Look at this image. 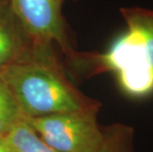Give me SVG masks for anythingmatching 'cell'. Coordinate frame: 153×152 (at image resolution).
Masks as SVG:
<instances>
[{
	"instance_id": "6da1fadb",
	"label": "cell",
	"mask_w": 153,
	"mask_h": 152,
	"mask_svg": "<svg viewBox=\"0 0 153 152\" xmlns=\"http://www.w3.org/2000/svg\"><path fill=\"white\" fill-rule=\"evenodd\" d=\"M48 47L33 44L21 59L0 70L23 118L100 109L98 101L70 82Z\"/></svg>"
},
{
	"instance_id": "7a4b0ae2",
	"label": "cell",
	"mask_w": 153,
	"mask_h": 152,
	"mask_svg": "<svg viewBox=\"0 0 153 152\" xmlns=\"http://www.w3.org/2000/svg\"><path fill=\"white\" fill-rule=\"evenodd\" d=\"M126 23L122 34L105 53L76 56L86 77L115 72L122 91L136 99L153 94V9H120Z\"/></svg>"
},
{
	"instance_id": "3957f363",
	"label": "cell",
	"mask_w": 153,
	"mask_h": 152,
	"mask_svg": "<svg viewBox=\"0 0 153 152\" xmlns=\"http://www.w3.org/2000/svg\"><path fill=\"white\" fill-rule=\"evenodd\" d=\"M99 109L23 118L56 152H96L103 139Z\"/></svg>"
},
{
	"instance_id": "277c9868",
	"label": "cell",
	"mask_w": 153,
	"mask_h": 152,
	"mask_svg": "<svg viewBox=\"0 0 153 152\" xmlns=\"http://www.w3.org/2000/svg\"><path fill=\"white\" fill-rule=\"evenodd\" d=\"M13 14L35 46L59 44L71 51L64 33L61 8L64 0H8Z\"/></svg>"
},
{
	"instance_id": "5b68a950",
	"label": "cell",
	"mask_w": 153,
	"mask_h": 152,
	"mask_svg": "<svg viewBox=\"0 0 153 152\" xmlns=\"http://www.w3.org/2000/svg\"><path fill=\"white\" fill-rule=\"evenodd\" d=\"M26 37L8 0H0V70L21 59L33 47L25 40Z\"/></svg>"
},
{
	"instance_id": "8992f818",
	"label": "cell",
	"mask_w": 153,
	"mask_h": 152,
	"mask_svg": "<svg viewBox=\"0 0 153 152\" xmlns=\"http://www.w3.org/2000/svg\"><path fill=\"white\" fill-rule=\"evenodd\" d=\"M2 140L9 152H56L39 136L23 118L9 129Z\"/></svg>"
},
{
	"instance_id": "52a82bcc",
	"label": "cell",
	"mask_w": 153,
	"mask_h": 152,
	"mask_svg": "<svg viewBox=\"0 0 153 152\" xmlns=\"http://www.w3.org/2000/svg\"><path fill=\"white\" fill-rule=\"evenodd\" d=\"M103 139L96 152H135L134 128L125 124L102 127Z\"/></svg>"
},
{
	"instance_id": "ba28073f",
	"label": "cell",
	"mask_w": 153,
	"mask_h": 152,
	"mask_svg": "<svg viewBox=\"0 0 153 152\" xmlns=\"http://www.w3.org/2000/svg\"><path fill=\"white\" fill-rule=\"evenodd\" d=\"M23 118L11 90L0 76V138Z\"/></svg>"
},
{
	"instance_id": "9c48e42d",
	"label": "cell",
	"mask_w": 153,
	"mask_h": 152,
	"mask_svg": "<svg viewBox=\"0 0 153 152\" xmlns=\"http://www.w3.org/2000/svg\"><path fill=\"white\" fill-rule=\"evenodd\" d=\"M0 152H9L6 145L4 144V142H3L2 138H0Z\"/></svg>"
}]
</instances>
